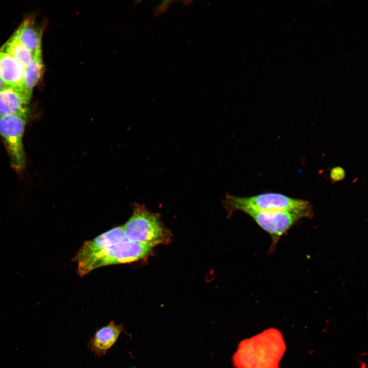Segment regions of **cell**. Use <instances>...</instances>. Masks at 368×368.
Instances as JSON below:
<instances>
[{
	"label": "cell",
	"instance_id": "cell-8",
	"mask_svg": "<svg viewBox=\"0 0 368 368\" xmlns=\"http://www.w3.org/2000/svg\"><path fill=\"white\" fill-rule=\"evenodd\" d=\"M123 330V325L110 321L95 332L88 342V349L98 357L104 356L116 343Z\"/></svg>",
	"mask_w": 368,
	"mask_h": 368
},
{
	"label": "cell",
	"instance_id": "cell-12",
	"mask_svg": "<svg viewBox=\"0 0 368 368\" xmlns=\"http://www.w3.org/2000/svg\"><path fill=\"white\" fill-rule=\"evenodd\" d=\"M44 65L41 50L36 52L30 63L25 67L24 78V91L25 95L31 98L32 90L39 81L43 73Z\"/></svg>",
	"mask_w": 368,
	"mask_h": 368
},
{
	"label": "cell",
	"instance_id": "cell-3",
	"mask_svg": "<svg viewBox=\"0 0 368 368\" xmlns=\"http://www.w3.org/2000/svg\"><path fill=\"white\" fill-rule=\"evenodd\" d=\"M153 247L128 240L104 248L77 262L78 273L83 276L98 268L130 263L147 258Z\"/></svg>",
	"mask_w": 368,
	"mask_h": 368
},
{
	"label": "cell",
	"instance_id": "cell-9",
	"mask_svg": "<svg viewBox=\"0 0 368 368\" xmlns=\"http://www.w3.org/2000/svg\"><path fill=\"white\" fill-rule=\"evenodd\" d=\"M30 99L17 89L9 87L0 91V117L17 114L28 118Z\"/></svg>",
	"mask_w": 368,
	"mask_h": 368
},
{
	"label": "cell",
	"instance_id": "cell-5",
	"mask_svg": "<svg viewBox=\"0 0 368 368\" xmlns=\"http://www.w3.org/2000/svg\"><path fill=\"white\" fill-rule=\"evenodd\" d=\"M28 118L10 114L0 117V135L8 153L11 165L17 172L25 167L22 139Z\"/></svg>",
	"mask_w": 368,
	"mask_h": 368
},
{
	"label": "cell",
	"instance_id": "cell-10",
	"mask_svg": "<svg viewBox=\"0 0 368 368\" xmlns=\"http://www.w3.org/2000/svg\"><path fill=\"white\" fill-rule=\"evenodd\" d=\"M25 70V67L18 60L0 51V75L8 86L24 93Z\"/></svg>",
	"mask_w": 368,
	"mask_h": 368
},
{
	"label": "cell",
	"instance_id": "cell-13",
	"mask_svg": "<svg viewBox=\"0 0 368 368\" xmlns=\"http://www.w3.org/2000/svg\"><path fill=\"white\" fill-rule=\"evenodd\" d=\"M0 51L11 55L25 67L30 63L34 55L28 48L13 36L1 47Z\"/></svg>",
	"mask_w": 368,
	"mask_h": 368
},
{
	"label": "cell",
	"instance_id": "cell-11",
	"mask_svg": "<svg viewBox=\"0 0 368 368\" xmlns=\"http://www.w3.org/2000/svg\"><path fill=\"white\" fill-rule=\"evenodd\" d=\"M42 29L31 17L26 18L12 35L34 54L41 50Z\"/></svg>",
	"mask_w": 368,
	"mask_h": 368
},
{
	"label": "cell",
	"instance_id": "cell-1",
	"mask_svg": "<svg viewBox=\"0 0 368 368\" xmlns=\"http://www.w3.org/2000/svg\"><path fill=\"white\" fill-rule=\"evenodd\" d=\"M286 350L283 337L275 329H269L242 341L234 356L236 368H279Z\"/></svg>",
	"mask_w": 368,
	"mask_h": 368
},
{
	"label": "cell",
	"instance_id": "cell-16",
	"mask_svg": "<svg viewBox=\"0 0 368 368\" xmlns=\"http://www.w3.org/2000/svg\"><path fill=\"white\" fill-rule=\"evenodd\" d=\"M0 75V91L9 87Z\"/></svg>",
	"mask_w": 368,
	"mask_h": 368
},
{
	"label": "cell",
	"instance_id": "cell-15",
	"mask_svg": "<svg viewBox=\"0 0 368 368\" xmlns=\"http://www.w3.org/2000/svg\"><path fill=\"white\" fill-rule=\"evenodd\" d=\"M171 1H163L162 3L157 6L154 11V15L157 16L166 11Z\"/></svg>",
	"mask_w": 368,
	"mask_h": 368
},
{
	"label": "cell",
	"instance_id": "cell-2",
	"mask_svg": "<svg viewBox=\"0 0 368 368\" xmlns=\"http://www.w3.org/2000/svg\"><path fill=\"white\" fill-rule=\"evenodd\" d=\"M131 217L123 226L127 240L152 247L169 241L171 234L163 224L158 214L144 204H135Z\"/></svg>",
	"mask_w": 368,
	"mask_h": 368
},
{
	"label": "cell",
	"instance_id": "cell-7",
	"mask_svg": "<svg viewBox=\"0 0 368 368\" xmlns=\"http://www.w3.org/2000/svg\"><path fill=\"white\" fill-rule=\"evenodd\" d=\"M123 225L114 227L93 240L85 241L74 257L77 263L106 247L127 241Z\"/></svg>",
	"mask_w": 368,
	"mask_h": 368
},
{
	"label": "cell",
	"instance_id": "cell-6",
	"mask_svg": "<svg viewBox=\"0 0 368 368\" xmlns=\"http://www.w3.org/2000/svg\"><path fill=\"white\" fill-rule=\"evenodd\" d=\"M239 210L248 214L262 229L277 239L303 217L289 212L262 211L248 208H242Z\"/></svg>",
	"mask_w": 368,
	"mask_h": 368
},
{
	"label": "cell",
	"instance_id": "cell-14",
	"mask_svg": "<svg viewBox=\"0 0 368 368\" xmlns=\"http://www.w3.org/2000/svg\"><path fill=\"white\" fill-rule=\"evenodd\" d=\"M330 175L332 180L335 182L338 181L344 178L345 172L342 168L337 167L331 169Z\"/></svg>",
	"mask_w": 368,
	"mask_h": 368
},
{
	"label": "cell",
	"instance_id": "cell-4",
	"mask_svg": "<svg viewBox=\"0 0 368 368\" xmlns=\"http://www.w3.org/2000/svg\"><path fill=\"white\" fill-rule=\"evenodd\" d=\"M225 203L232 211L248 208L262 211L292 212L303 217L310 216L311 214L308 201L275 193H263L249 197L228 195Z\"/></svg>",
	"mask_w": 368,
	"mask_h": 368
}]
</instances>
